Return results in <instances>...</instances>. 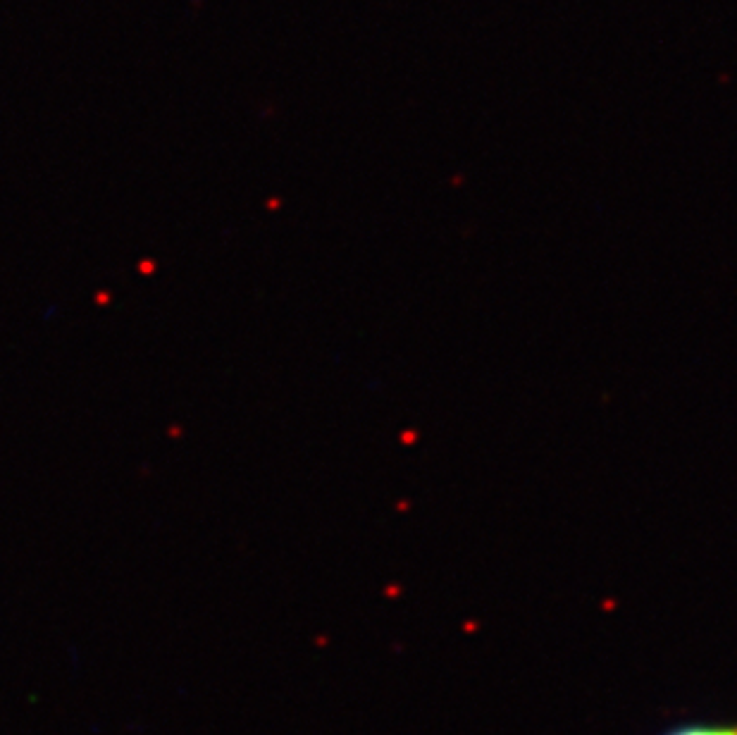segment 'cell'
<instances>
[{
  "label": "cell",
  "instance_id": "obj_1",
  "mask_svg": "<svg viewBox=\"0 0 737 735\" xmlns=\"http://www.w3.org/2000/svg\"><path fill=\"white\" fill-rule=\"evenodd\" d=\"M659 735H737V721L730 723H706V721H695V723H678L673 728H665Z\"/></svg>",
  "mask_w": 737,
  "mask_h": 735
}]
</instances>
